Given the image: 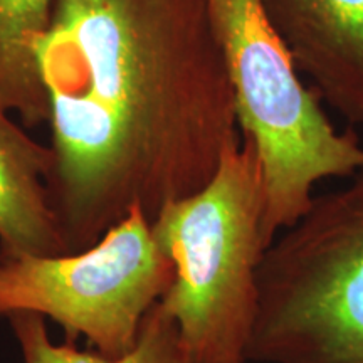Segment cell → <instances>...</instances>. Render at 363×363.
Returning a JSON list of instances; mask_svg holds the SVG:
<instances>
[{"label":"cell","mask_w":363,"mask_h":363,"mask_svg":"<svg viewBox=\"0 0 363 363\" xmlns=\"http://www.w3.org/2000/svg\"><path fill=\"white\" fill-rule=\"evenodd\" d=\"M6 320L19 345L22 363H190L182 347L179 328L158 303L145 318L133 350L120 358L81 352L74 345L54 343L45 325L48 320L38 313H12Z\"/></svg>","instance_id":"9c48e42d"},{"label":"cell","mask_w":363,"mask_h":363,"mask_svg":"<svg viewBox=\"0 0 363 363\" xmlns=\"http://www.w3.org/2000/svg\"><path fill=\"white\" fill-rule=\"evenodd\" d=\"M247 360L363 363V170L266 249Z\"/></svg>","instance_id":"277c9868"},{"label":"cell","mask_w":363,"mask_h":363,"mask_svg":"<svg viewBox=\"0 0 363 363\" xmlns=\"http://www.w3.org/2000/svg\"><path fill=\"white\" fill-rule=\"evenodd\" d=\"M266 195L252 140L225 148L203 187L152 220L157 244L175 267L158 306L179 328L190 363H246L259 306L257 269Z\"/></svg>","instance_id":"7a4b0ae2"},{"label":"cell","mask_w":363,"mask_h":363,"mask_svg":"<svg viewBox=\"0 0 363 363\" xmlns=\"http://www.w3.org/2000/svg\"><path fill=\"white\" fill-rule=\"evenodd\" d=\"M321 101L363 126V0H262Z\"/></svg>","instance_id":"8992f818"},{"label":"cell","mask_w":363,"mask_h":363,"mask_svg":"<svg viewBox=\"0 0 363 363\" xmlns=\"http://www.w3.org/2000/svg\"><path fill=\"white\" fill-rule=\"evenodd\" d=\"M206 9L233 86L239 133L259 155L262 239L269 247L306 214L318 182L363 170V147L353 130L335 128L316 91L299 78L262 0H206Z\"/></svg>","instance_id":"3957f363"},{"label":"cell","mask_w":363,"mask_h":363,"mask_svg":"<svg viewBox=\"0 0 363 363\" xmlns=\"http://www.w3.org/2000/svg\"><path fill=\"white\" fill-rule=\"evenodd\" d=\"M56 0H0V108L26 126L48 123V99L35 48L48 30Z\"/></svg>","instance_id":"ba28073f"},{"label":"cell","mask_w":363,"mask_h":363,"mask_svg":"<svg viewBox=\"0 0 363 363\" xmlns=\"http://www.w3.org/2000/svg\"><path fill=\"white\" fill-rule=\"evenodd\" d=\"M174 262L152 220L135 207L96 244L62 256L0 257V318L30 311L59 325L69 342L120 358L174 283Z\"/></svg>","instance_id":"5b68a950"},{"label":"cell","mask_w":363,"mask_h":363,"mask_svg":"<svg viewBox=\"0 0 363 363\" xmlns=\"http://www.w3.org/2000/svg\"><path fill=\"white\" fill-rule=\"evenodd\" d=\"M35 57L67 254L199 192L240 136L206 0H56Z\"/></svg>","instance_id":"6da1fadb"},{"label":"cell","mask_w":363,"mask_h":363,"mask_svg":"<svg viewBox=\"0 0 363 363\" xmlns=\"http://www.w3.org/2000/svg\"><path fill=\"white\" fill-rule=\"evenodd\" d=\"M11 115L0 108V257L62 256L67 247L49 189L52 150Z\"/></svg>","instance_id":"52a82bcc"}]
</instances>
